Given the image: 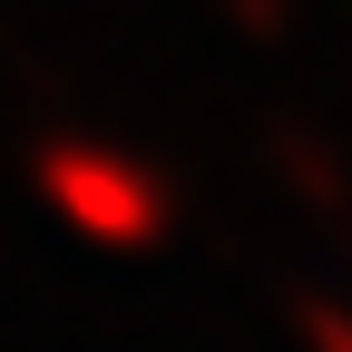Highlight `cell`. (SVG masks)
<instances>
[{"mask_svg":"<svg viewBox=\"0 0 352 352\" xmlns=\"http://www.w3.org/2000/svg\"><path fill=\"white\" fill-rule=\"evenodd\" d=\"M294 323H303V342H314V352H352V314H342V303H323V294H303Z\"/></svg>","mask_w":352,"mask_h":352,"instance_id":"3","label":"cell"},{"mask_svg":"<svg viewBox=\"0 0 352 352\" xmlns=\"http://www.w3.org/2000/svg\"><path fill=\"white\" fill-rule=\"evenodd\" d=\"M30 176H39V196H50L88 245H127V254H147V245L176 235V176L147 166V157H127V147L39 138V147H30Z\"/></svg>","mask_w":352,"mask_h":352,"instance_id":"1","label":"cell"},{"mask_svg":"<svg viewBox=\"0 0 352 352\" xmlns=\"http://www.w3.org/2000/svg\"><path fill=\"white\" fill-rule=\"evenodd\" d=\"M215 10H226V20H235L245 39H274V30L294 20V0H215Z\"/></svg>","mask_w":352,"mask_h":352,"instance_id":"4","label":"cell"},{"mask_svg":"<svg viewBox=\"0 0 352 352\" xmlns=\"http://www.w3.org/2000/svg\"><path fill=\"white\" fill-rule=\"evenodd\" d=\"M274 166L284 186L323 215V226H352V166L333 157V138H314V127H274Z\"/></svg>","mask_w":352,"mask_h":352,"instance_id":"2","label":"cell"}]
</instances>
